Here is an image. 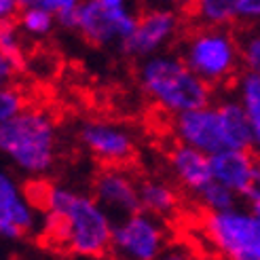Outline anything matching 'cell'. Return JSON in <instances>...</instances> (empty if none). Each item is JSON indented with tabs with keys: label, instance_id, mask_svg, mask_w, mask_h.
Returning <instances> with one entry per match:
<instances>
[{
	"label": "cell",
	"instance_id": "obj_2",
	"mask_svg": "<svg viewBox=\"0 0 260 260\" xmlns=\"http://www.w3.org/2000/svg\"><path fill=\"white\" fill-rule=\"evenodd\" d=\"M0 157L25 178H45L57 159V123L43 108L19 110L0 125Z\"/></svg>",
	"mask_w": 260,
	"mask_h": 260
},
{
	"label": "cell",
	"instance_id": "obj_13",
	"mask_svg": "<svg viewBox=\"0 0 260 260\" xmlns=\"http://www.w3.org/2000/svg\"><path fill=\"white\" fill-rule=\"evenodd\" d=\"M212 178L220 184L229 186L239 197H248L256 184L260 163L245 148H226L210 154Z\"/></svg>",
	"mask_w": 260,
	"mask_h": 260
},
{
	"label": "cell",
	"instance_id": "obj_28",
	"mask_svg": "<svg viewBox=\"0 0 260 260\" xmlns=\"http://www.w3.org/2000/svg\"><path fill=\"white\" fill-rule=\"evenodd\" d=\"M41 0H19V5L21 7H34V5H38Z\"/></svg>",
	"mask_w": 260,
	"mask_h": 260
},
{
	"label": "cell",
	"instance_id": "obj_25",
	"mask_svg": "<svg viewBox=\"0 0 260 260\" xmlns=\"http://www.w3.org/2000/svg\"><path fill=\"white\" fill-rule=\"evenodd\" d=\"M19 0H0V21H9V19H17L21 13Z\"/></svg>",
	"mask_w": 260,
	"mask_h": 260
},
{
	"label": "cell",
	"instance_id": "obj_23",
	"mask_svg": "<svg viewBox=\"0 0 260 260\" xmlns=\"http://www.w3.org/2000/svg\"><path fill=\"white\" fill-rule=\"evenodd\" d=\"M157 260H194V256H192L188 245L178 243V245H170Z\"/></svg>",
	"mask_w": 260,
	"mask_h": 260
},
{
	"label": "cell",
	"instance_id": "obj_5",
	"mask_svg": "<svg viewBox=\"0 0 260 260\" xmlns=\"http://www.w3.org/2000/svg\"><path fill=\"white\" fill-rule=\"evenodd\" d=\"M178 55L212 87H224L241 76V43L231 25L190 23L180 41Z\"/></svg>",
	"mask_w": 260,
	"mask_h": 260
},
{
	"label": "cell",
	"instance_id": "obj_7",
	"mask_svg": "<svg viewBox=\"0 0 260 260\" xmlns=\"http://www.w3.org/2000/svg\"><path fill=\"white\" fill-rule=\"evenodd\" d=\"M170 248V231L163 218L138 210L114 222L110 260H157Z\"/></svg>",
	"mask_w": 260,
	"mask_h": 260
},
{
	"label": "cell",
	"instance_id": "obj_8",
	"mask_svg": "<svg viewBox=\"0 0 260 260\" xmlns=\"http://www.w3.org/2000/svg\"><path fill=\"white\" fill-rule=\"evenodd\" d=\"M138 19L140 15L132 0H83L76 30L93 47L123 45L136 30Z\"/></svg>",
	"mask_w": 260,
	"mask_h": 260
},
{
	"label": "cell",
	"instance_id": "obj_6",
	"mask_svg": "<svg viewBox=\"0 0 260 260\" xmlns=\"http://www.w3.org/2000/svg\"><path fill=\"white\" fill-rule=\"evenodd\" d=\"M199 231L218 260H260V216L250 205L205 212Z\"/></svg>",
	"mask_w": 260,
	"mask_h": 260
},
{
	"label": "cell",
	"instance_id": "obj_12",
	"mask_svg": "<svg viewBox=\"0 0 260 260\" xmlns=\"http://www.w3.org/2000/svg\"><path fill=\"white\" fill-rule=\"evenodd\" d=\"M93 197L106 210L114 222L142 210L140 184L121 165H108L93 178Z\"/></svg>",
	"mask_w": 260,
	"mask_h": 260
},
{
	"label": "cell",
	"instance_id": "obj_26",
	"mask_svg": "<svg viewBox=\"0 0 260 260\" xmlns=\"http://www.w3.org/2000/svg\"><path fill=\"white\" fill-rule=\"evenodd\" d=\"M157 3H174V5H178V7L182 9V7H186L190 0H157Z\"/></svg>",
	"mask_w": 260,
	"mask_h": 260
},
{
	"label": "cell",
	"instance_id": "obj_1",
	"mask_svg": "<svg viewBox=\"0 0 260 260\" xmlns=\"http://www.w3.org/2000/svg\"><path fill=\"white\" fill-rule=\"evenodd\" d=\"M43 231L49 241L74 256L100 258L108 254L114 218L95 197L53 184L41 194Z\"/></svg>",
	"mask_w": 260,
	"mask_h": 260
},
{
	"label": "cell",
	"instance_id": "obj_9",
	"mask_svg": "<svg viewBox=\"0 0 260 260\" xmlns=\"http://www.w3.org/2000/svg\"><path fill=\"white\" fill-rule=\"evenodd\" d=\"M43 207L25 192L19 178L0 165V239L17 241L43 229Z\"/></svg>",
	"mask_w": 260,
	"mask_h": 260
},
{
	"label": "cell",
	"instance_id": "obj_19",
	"mask_svg": "<svg viewBox=\"0 0 260 260\" xmlns=\"http://www.w3.org/2000/svg\"><path fill=\"white\" fill-rule=\"evenodd\" d=\"M19 28L23 30V34H28L32 38H43L47 34H51L53 25L57 23L55 15L51 11L43 9V7H23L19 13Z\"/></svg>",
	"mask_w": 260,
	"mask_h": 260
},
{
	"label": "cell",
	"instance_id": "obj_4",
	"mask_svg": "<svg viewBox=\"0 0 260 260\" xmlns=\"http://www.w3.org/2000/svg\"><path fill=\"white\" fill-rule=\"evenodd\" d=\"M138 83L154 106L172 116L212 102L214 87L194 74L178 53H154L142 59Z\"/></svg>",
	"mask_w": 260,
	"mask_h": 260
},
{
	"label": "cell",
	"instance_id": "obj_24",
	"mask_svg": "<svg viewBox=\"0 0 260 260\" xmlns=\"http://www.w3.org/2000/svg\"><path fill=\"white\" fill-rule=\"evenodd\" d=\"M19 68L15 66V63L0 53V87H9L13 83V79H15V72Z\"/></svg>",
	"mask_w": 260,
	"mask_h": 260
},
{
	"label": "cell",
	"instance_id": "obj_17",
	"mask_svg": "<svg viewBox=\"0 0 260 260\" xmlns=\"http://www.w3.org/2000/svg\"><path fill=\"white\" fill-rule=\"evenodd\" d=\"M197 201L199 205L203 207L205 212H224V210H231V207L239 205V194L233 192L229 186L220 184V182L212 180L210 184H205L197 194Z\"/></svg>",
	"mask_w": 260,
	"mask_h": 260
},
{
	"label": "cell",
	"instance_id": "obj_27",
	"mask_svg": "<svg viewBox=\"0 0 260 260\" xmlns=\"http://www.w3.org/2000/svg\"><path fill=\"white\" fill-rule=\"evenodd\" d=\"M250 194H258V197H260V170H258V178H256V184H254V188L250 190Z\"/></svg>",
	"mask_w": 260,
	"mask_h": 260
},
{
	"label": "cell",
	"instance_id": "obj_16",
	"mask_svg": "<svg viewBox=\"0 0 260 260\" xmlns=\"http://www.w3.org/2000/svg\"><path fill=\"white\" fill-rule=\"evenodd\" d=\"M237 95L250 121L252 148L260 154V76L245 70L237 79Z\"/></svg>",
	"mask_w": 260,
	"mask_h": 260
},
{
	"label": "cell",
	"instance_id": "obj_14",
	"mask_svg": "<svg viewBox=\"0 0 260 260\" xmlns=\"http://www.w3.org/2000/svg\"><path fill=\"white\" fill-rule=\"evenodd\" d=\"M167 163H170L172 176L176 178L178 184L192 194H197L205 184H210L214 180L210 154H205L203 150L194 146L182 144V142H178L170 150Z\"/></svg>",
	"mask_w": 260,
	"mask_h": 260
},
{
	"label": "cell",
	"instance_id": "obj_22",
	"mask_svg": "<svg viewBox=\"0 0 260 260\" xmlns=\"http://www.w3.org/2000/svg\"><path fill=\"white\" fill-rule=\"evenodd\" d=\"M235 17L237 21L260 19V0H235Z\"/></svg>",
	"mask_w": 260,
	"mask_h": 260
},
{
	"label": "cell",
	"instance_id": "obj_21",
	"mask_svg": "<svg viewBox=\"0 0 260 260\" xmlns=\"http://www.w3.org/2000/svg\"><path fill=\"white\" fill-rule=\"evenodd\" d=\"M239 43H241V57L245 70L260 76V34L250 32Z\"/></svg>",
	"mask_w": 260,
	"mask_h": 260
},
{
	"label": "cell",
	"instance_id": "obj_3",
	"mask_svg": "<svg viewBox=\"0 0 260 260\" xmlns=\"http://www.w3.org/2000/svg\"><path fill=\"white\" fill-rule=\"evenodd\" d=\"M174 136L188 144L214 154L226 148L252 150V129L239 100H222L205 104L174 116Z\"/></svg>",
	"mask_w": 260,
	"mask_h": 260
},
{
	"label": "cell",
	"instance_id": "obj_18",
	"mask_svg": "<svg viewBox=\"0 0 260 260\" xmlns=\"http://www.w3.org/2000/svg\"><path fill=\"white\" fill-rule=\"evenodd\" d=\"M0 53L9 57L17 68L25 63V43L23 30L19 28L17 19L0 21Z\"/></svg>",
	"mask_w": 260,
	"mask_h": 260
},
{
	"label": "cell",
	"instance_id": "obj_10",
	"mask_svg": "<svg viewBox=\"0 0 260 260\" xmlns=\"http://www.w3.org/2000/svg\"><path fill=\"white\" fill-rule=\"evenodd\" d=\"M182 13L172 9H148L140 13L136 30L129 34L121 49L123 53L136 59H146L161 49L172 45L182 30Z\"/></svg>",
	"mask_w": 260,
	"mask_h": 260
},
{
	"label": "cell",
	"instance_id": "obj_15",
	"mask_svg": "<svg viewBox=\"0 0 260 260\" xmlns=\"http://www.w3.org/2000/svg\"><path fill=\"white\" fill-rule=\"evenodd\" d=\"M140 205L159 218H170L178 210V192L163 180L140 182Z\"/></svg>",
	"mask_w": 260,
	"mask_h": 260
},
{
	"label": "cell",
	"instance_id": "obj_11",
	"mask_svg": "<svg viewBox=\"0 0 260 260\" xmlns=\"http://www.w3.org/2000/svg\"><path fill=\"white\" fill-rule=\"evenodd\" d=\"M79 142L91 157L106 165H123L132 161L138 148L132 129L106 119L85 121L79 129Z\"/></svg>",
	"mask_w": 260,
	"mask_h": 260
},
{
	"label": "cell",
	"instance_id": "obj_20",
	"mask_svg": "<svg viewBox=\"0 0 260 260\" xmlns=\"http://www.w3.org/2000/svg\"><path fill=\"white\" fill-rule=\"evenodd\" d=\"M25 108V100L21 91L9 87H0V125L7 123L11 116H15L19 110Z\"/></svg>",
	"mask_w": 260,
	"mask_h": 260
}]
</instances>
